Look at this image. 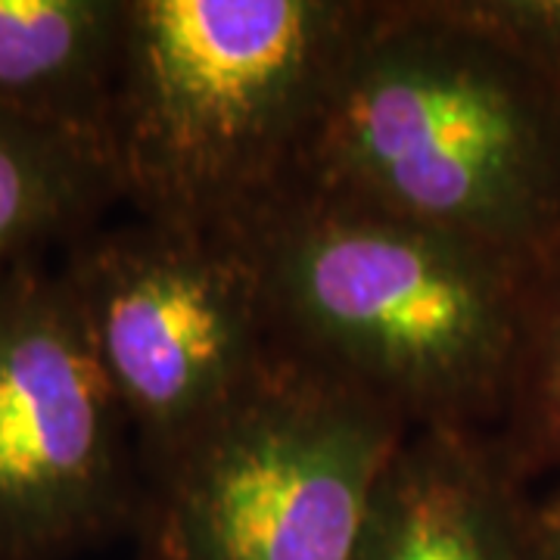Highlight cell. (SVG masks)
<instances>
[{
    "instance_id": "1",
    "label": "cell",
    "mask_w": 560,
    "mask_h": 560,
    "mask_svg": "<svg viewBox=\"0 0 560 560\" xmlns=\"http://www.w3.org/2000/svg\"><path fill=\"white\" fill-rule=\"evenodd\" d=\"M237 237L259 268L278 349L411 430L499 427L533 265L305 178Z\"/></svg>"
},
{
    "instance_id": "6",
    "label": "cell",
    "mask_w": 560,
    "mask_h": 560,
    "mask_svg": "<svg viewBox=\"0 0 560 560\" xmlns=\"http://www.w3.org/2000/svg\"><path fill=\"white\" fill-rule=\"evenodd\" d=\"M143 477L131 423L60 275L0 287V560H69L135 533Z\"/></svg>"
},
{
    "instance_id": "9",
    "label": "cell",
    "mask_w": 560,
    "mask_h": 560,
    "mask_svg": "<svg viewBox=\"0 0 560 560\" xmlns=\"http://www.w3.org/2000/svg\"><path fill=\"white\" fill-rule=\"evenodd\" d=\"M121 202L109 143L0 119V287Z\"/></svg>"
},
{
    "instance_id": "8",
    "label": "cell",
    "mask_w": 560,
    "mask_h": 560,
    "mask_svg": "<svg viewBox=\"0 0 560 560\" xmlns=\"http://www.w3.org/2000/svg\"><path fill=\"white\" fill-rule=\"evenodd\" d=\"M128 0H0V119L109 143Z\"/></svg>"
},
{
    "instance_id": "11",
    "label": "cell",
    "mask_w": 560,
    "mask_h": 560,
    "mask_svg": "<svg viewBox=\"0 0 560 560\" xmlns=\"http://www.w3.org/2000/svg\"><path fill=\"white\" fill-rule=\"evenodd\" d=\"M445 20L467 25L560 84V0H430Z\"/></svg>"
},
{
    "instance_id": "3",
    "label": "cell",
    "mask_w": 560,
    "mask_h": 560,
    "mask_svg": "<svg viewBox=\"0 0 560 560\" xmlns=\"http://www.w3.org/2000/svg\"><path fill=\"white\" fill-rule=\"evenodd\" d=\"M368 0H128L109 153L135 219L241 234L305 175Z\"/></svg>"
},
{
    "instance_id": "4",
    "label": "cell",
    "mask_w": 560,
    "mask_h": 560,
    "mask_svg": "<svg viewBox=\"0 0 560 560\" xmlns=\"http://www.w3.org/2000/svg\"><path fill=\"white\" fill-rule=\"evenodd\" d=\"M411 427L275 346L231 405L143 480L140 560H355Z\"/></svg>"
},
{
    "instance_id": "2",
    "label": "cell",
    "mask_w": 560,
    "mask_h": 560,
    "mask_svg": "<svg viewBox=\"0 0 560 560\" xmlns=\"http://www.w3.org/2000/svg\"><path fill=\"white\" fill-rule=\"evenodd\" d=\"M302 178L533 265L560 241V84L430 0H371Z\"/></svg>"
},
{
    "instance_id": "7",
    "label": "cell",
    "mask_w": 560,
    "mask_h": 560,
    "mask_svg": "<svg viewBox=\"0 0 560 560\" xmlns=\"http://www.w3.org/2000/svg\"><path fill=\"white\" fill-rule=\"evenodd\" d=\"M355 560H541L536 501L492 433L415 427L381 474Z\"/></svg>"
},
{
    "instance_id": "5",
    "label": "cell",
    "mask_w": 560,
    "mask_h": 560,
    "mask_svg": "<svg viewBox=\"0 0 560 560\" xmlns=\"http://www.w3.org/2000/svg\"><path fill=\"white\" fill-rule=\"evenodd\" d=\"M60 275L150 480L275 352L261 280L237 234L135 219L66 246Z\"/></svg>"
},
{
    "instance_id": "10",
    "label": "cell",
    "mask_w": 560,
    "mask_h": 560,
    "mask_svg": "<svg viewBox=\"0 0 560 560\" xmlns=\"http://www.w3.org/2000/svg\"><path fill=\"white\" fill-rule=\"evenodd\" d=\"M492 436L523 480L560 470V241L526 275L514 377Z\"/></svg>"
},
{
    "instance_id": "12",
    "label": "cell",
    "mask_w": 560,
    "mask_h": 560,
    "mask_svg": "<svg viewBox=\"0 0 560 560\" xmlns=\"http://www.w3.org/2000/svg\"><path fill=\"white\" fill-rule=\"evenodd\" d=\"M536 529L541 560H560V480L548 499L536 501Z\"/></svg>"
}]
</instances>
